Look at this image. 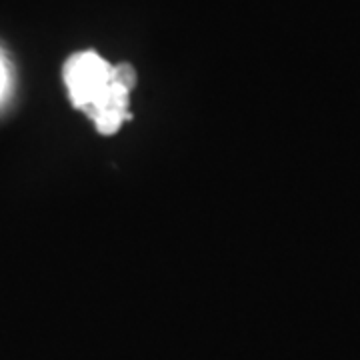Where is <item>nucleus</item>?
<instances>
[{
    "label": "nucleus",
    "mask_w": 360,
    "mask_h": 360,
    "mask_svg": "<svg viewBox=\"0 0 360 360\" xmlns=\"http://www.w3.org/2000/svg\"><path fill=\"white\" fill-rule=\"evenodd\" d=\"M112 68L96 52H78L65 65V84L78 110H89L101 101L112 82Z\"/></svg>",
    "instance_id": "1"
},
{
    "label": "nucleus",
    "mask_w": 360,
    "mask_h": 360,
    "mask_svg": "<svg viewBox=\"0 0 360 360\" xmlns=\"http://www.w3.org/2000/svg\"><path fill=\"white\" fill-rule=\"evenodd\" d=\"M134 84H136V72L132 66L124 63L112 68V82L108 90L101 96L98 103L86 110V115L96 124L98 132L115 134L122 127V122L129 120V98Z\"/></svg>",
    "instance_id": "2"
},
{
    "label": "nucleus",
    "mask_w": 360,
    "mask_h": 360,
    "mask_svg": "<svg viewBox=\"0 0 360 360\" xmlns=\"http://www.w3.org/2000/svg\"><path fill=\"white\" fill-rule=\"evenodd\" d=\"M8 90H11V70H8L4 56L0 54V103L6 98Z\"/></svg>",
    "instance_id": "3"
}]
</instances>
